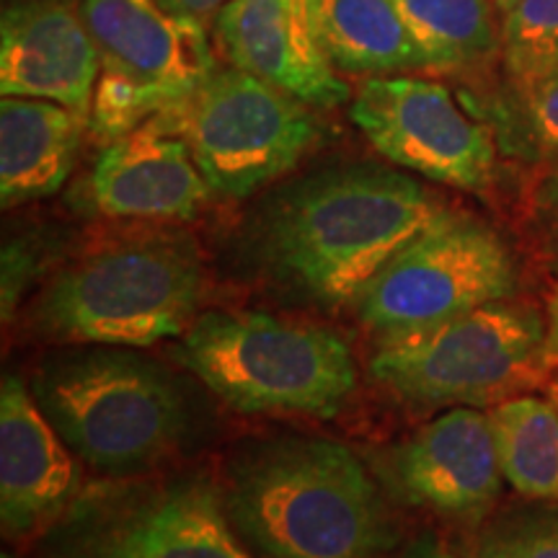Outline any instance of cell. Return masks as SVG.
Wrapping results in <instances>:
<instances>
[{
	"label": "cell",
	"mask_w": 558,
	"mask_h": 558,
	"mask_svg": "<svg viewBox=\"0 0 558 558\" xmlns=\"http://www.w3.org/2000/svg\"><path fill=\"white\" fill-rule=\"evenodd\" d=\"M442 209L409 173L339 166L305 177L271 202L264 248L318 303L349 305Z\"/></svg>",
	"instance_id": "cell-1"
},
{
	"label": "cell",
	"mask_w": 558,
	"mask_h": 558,
	"mask_svg": "<svg viewBox=\"0 0 558 558\" xmlns=\"http://www.w3.org/2000/svg\"><path fill=\"white\" fill-rule=\"evenodd\" d=\"M226 509L264 558H380L393 541L362 460L320 437H279L241 456Z\"/></svg>",
	"instance_id": "cell-2"
},
{
	"label": "cell",
	"mask_w": 558,
	"mask_h": 558,
	"mask_svg": "<svg viewBox=\"0 0 558 558\" xmlns=\"http://www.w3.org/2000/svg\"><path fill=\"white\" fill-rule=\"evenodd\" d=\"M202 292L197 248L177 235H145L62 269L34 303L32 326L65 344L150 347L190 329Z\"/></svg>",
	"instance_id": "cell-3"
},
{
	"label": "cell",
	"mask_w": 558,
	"mask_h": 558,
	"mask_svg": "<svg viewBox=\"0 0 558 558\" xmlns=\"http://www.w3.org/2000/svg\"><path fill=\"white\" fill-rule=\"evenodd\" d=\"M173 354L228 407L246 414L333 416L357 386L344 339L269 313H202Z\"/></svg>",
	"instance_id": "cell-4"
},
{
	"label": "cell",
	"mask_w": 558,
	"mask_h": 558,
	"mask_svg": "<svg viewBox=\"0 0 558 558\" xmlns=\"http://www.w3.org/2000/svg\"><path fill=\"white\" fill-rule=\"evenodd\" d=\"M29 388L68 448L109 476L158 463L184 429V401L169 373L128 347L54 354Z\"/></svg>",
	"instance_id": "cell-5"
},
{
	"label": "cell",
	"mask_w": 558,
	"mask_h": 558,
	"mask_svg": "<svg viewBox=\"0 0 558 558\" xmlns=\"http://www.w3.org/2000/svg\"><path fill=\"white\" fill-rule=\"evenodd\" d=\"M546 367V320L509 300L439 324L383 333L369 360L380 386L422 409L501 403Z\"/></svg>",
	"instance_id": "cell-6"
},
{
	"label": "cell",
	"mask_w": 558,
	"mask_h": 558,
	"mask_svg": "<svg viewBox=\"0 0 558 558\" xmlns=\"http://www.w3.org/2000/svg\"><path fill=\"white\" fill-rule=\"evenodd\" d=\"M190 145L209 192L243 199L295 169L320 135L316 114L241 68H218L190 99L153 117Z\"/></svg>",
	"instance_id": "cell-7"
},
{
	"label": "cell",
	"mask_w": 558,
	"mask_h": 558,
	"mask_svg": "<svg viewBox=\"0 0 558 558\" xmlns=\"http://www.w3.org/2000/svg\"><path fill=\"white\" fill-rule=\"evenodd\" d=\"M101 73L88 130L101 143L177 107L218 70L207 26L166 13L156 0H81Z\"/></svg>",
	"instance_id": "cell-8"
},
{
	"label": "cell",
	"mask_w": 558,
	"mask_h": 558,
	"mask_svg": "<svg viewBox=\"0 0 558 558\" xmlns=\"http://www.w3.org/2000/svg\"><path fill=\"white\" fill-rule=\"evenodd\" d=\"M52 558H254L207 476L120 484L73 501Z\"/></svg>",
	"instance_id": "cell-9"
},
{
	"label": "cell",
	"mask_w": 558,
	"mask_h": 558,
	"mask_svg": "<svg viewBox=\"0 0 558 558\" xmlns=\"http://www.w3.org/2000/svg\"><path fill=\"white\" fill-rule=\"evenodd\" d=\"M518 269L486 222L445 207L369 282L357 305L375 331H409L509 300Z\"/></svg>",
	"instance_id": "cell-10"
},
{
	"label": "cell",
	"mask_w": 558,
	"mask_h": 558,
	"mask_svg": "<svg viewBox=\"0 0 558 558\" xmlns=\"http://www.w3.org/2000/svg\"><path fill=\"white\" fill-rule=\"evenodd\" d=\"M349 117L369 145L401 169L465 192L492 186L497 173L492 130L427 75L365 78Z\"/></svg>",
	"instance_id": "cell-11"
},
{
	"label": "cell",
	"mask_w": 558,
	"mask_h": 558,
	"mask_svg": "<svg viewBox=\"0 0 558 558\" xmlns=\"http://www.w3.org/2000/svg\"><path fill=\"white\" fill-rule=\"evenodd\" d=\"M386 471L409 505L460 522L484 520L505 484L492 422L473 407L448 409L396 445Z\"/></svg>",
	"instance_id": "cell-12"
},
{
	"label": "cell",
	"mask_w": 558,
	"mask_h": 558,
	"mask_svg": "<svg viewBox=\"0 0 558 558\" xmlns=\"http://www.w3.org/2000/svg\"><path fill=\"white\" fill-rule=\"evenodd\" d=\"M101 60L81 3L11 0L0 16V94L88 117Z\"/></svg>",
	"instance_id": "cell-13"
},
{
	"label": "cell",
	"mask_w": 558,
	"mask_h": 558,
	"mask_svg": "<svg viewBox=\"0 0 558 558\" xmlns=\"http://www.w3.org/2000/svg\"><path fill=\"white\" fill-rule=\"evenodd\" d=\"M215 39L230 65L308 107L333 109L352 99L320 50L308 0H230L215 19Z\"/></svg>",
	"instance_id": "cell-14"
},
{
	"label": "cell",
	"mask_w": 558,
	"mask_h": 558,
	"mask_svg": "<svg viewBox=\"0 0 558 558\" xmlns=\"http://www.w3.org/2000/svg\"><path fill=\"white\" fill-rule=\"evenodd\" d=\"M32 388L9 375L0 390V520L11 538H26L65 518L78 499L81 473Z\"/></svg>",
	"instance_id": "cell-15"
},
{
	"label": "cell",
	"mask_w": 558,
	"mask_h": 558,
	"mask_svg": "<svg viewBox=\"0 0 558 558\" xmlns=\"http://www.w3.org/2000/svg\"><path fill=\"white\" fill-rule=\"evenodd\" d=\"M209 194L190 145L153 120L107 143L90 173V202L109 218L190 220Z\"/></svg>",
	"instance_id": "cell-16"
},
{
	"label": "cell",
	"mask_w": 558,
	"mask_h": 558,
	"mask_svg": "<svg viewBox=\"0 0 558 558\" xmlns=\"http://www.w3.org/2000/svg\"><path fill=\"white\" fill-rule=\"evenodd\" d=\"M88 117L45 99L0 101V202L16 207L50 197L65 184Z\"/></svg>",
	"instance_id": "cell-17"
},
{
	"label": "cell",
	"mask_w": 558,
	"mask_h": 558,
	"mask_svg": "<svg viewBox=\"0 0 558 558\" xmlns=\"http://www.w3.org/2000/svg\"><path fill=\"white\" fill-rule=\"evenodd\" d=\"M318 45L337 73H424L414 39L390 0H308Z\"/></svg>",
	"instance_id": "cell-18"
},
{
	"label": "cell",
	"mask_w": 558,
	"mask_h": 558,
	"mask_svg": "<svg viewBox=\"0 0 558 558\" xmlns=\"http://www.w3.org/2000/svg\"><path fill=\"white\" fill-rule=\"evenodd\" d=\"M414 39L424 73L458 75L501 52L494 0H390Z\"/></svg>",
	"instance_id": "cell-19"
},
{
	"label": "cell",
	"mask_w": 558,
	"mask_h": 558,
	"mask_svg": "<svg viewBox=\"0 0 558 558\" xmlns=\"http://www.w3.org/2000/svg\"><path fill=\"white\" fill-rule=\"evenodd\" d=\"M505 481L522 497L558 501V403L518 396L488 411Z\"/></svg>",
	"instance_id": "cell-20"
},
{
	"label": "cell",
	"mask_w": 558,
	"mask_h": 558,
	"mask_svg": "<svg viewBox=\"0 0 558 558\" xmlns=\"http://www.w3.org/2000/svg\"><path fill=\"white\" fill-rule=\"evenodd\" d=\"M501 62L520 96L558 73V0H518L501 13Z\"/></svg>",
	"instance_id": "cell-21"
},
{
	"label": "cell",
	"mask_w": 558,
	"mask_h": 558,
	"mask_svg": "<svg viewBox=\"0 0 558 558\" xmlns=\"http://www.w3.org/2000/svg\"><path fill=\"white\" fill-rule=\"evenodd\" d=\"M471 558H558V507H527L488 522Z\"/></svg>",
	"instance_id": "cell-22"
},
{
	"label": "cell",
	"mask_w": 558,
	"mask_h": 558,
	"mask_svg": "<svg viewBox=\"0 0 558 558\" xmlns=\"http://www.w3.org/2000/svg\"><path fill=\"white\" fill-rule=\"evenodd\" d=\"M527 135L541 153L558 156V73L520 96Z\"/></svg>",
	"instance_id": "cell-23"
},
{
	"label": "cell",
	"mask_w": 558,
	"mask_h": 558,
	"mask_svg": "<svg viewBox=\"0 0 558 558\" xmlns=\"http://www.w3.org/2000/svg\"><path fill=\"white\" fill-rule=\"evenodd\" d=\"M45 254L32 241H11L3 248V318L9 320L16 313L21 298L32 288L34 277L39 275Z\"/></svg>",
	"instance_id": "cell-24"
},
{
	"label": "cell",
	"mask_w": 558,
	"mask_h": 558,
	"mask_svg": "<svg viewBox=\"0 0 558 558\" xmlns=\"http://www.w3.org/2000/svg\"><path fill=\"white\" fill-rule=\"evenodd\" d=\"M530 218L543 251L558 267V160L550 163L543 177L535 181L530 199Z\"/></svg>",
	"instance_id": "cell-25"
},
{
	"label": "cell",
	"mask_w": 558,
	"mask_h": 558,
	"mask_svg": "<svg viewBox=\"0 0 558 558\" xmlns=\"http://www.w3.org/2000/svg\"><path fill=\"white\" fill-rule=\"evenodd\" d=\"M156 3L171 16L209 26L230 0H156Z\"/></svg>",
	"instance_id": "cell-26"
},
{
	"label": "cell",
	"mask_w": 558,
	"mask_h": 558,
	"mask_svg": "<svg viewBox=\"0 0 558 558\" xmlns=\"http://www.w3.org/2000/svg\"><path fill=\"white\" fill-rule=\"evenodd\" d=\"M546 360L548 365H558V288L548 300L546 316Z\"/></svg>",
	"instance_id": "cell-27"
},
{
	"label": "cell",
	"mask_w": 558,
	"mask_h": 558,
	"mask_svg": "<svg viewBox=\"0 0 558 558\" xmlns=\"http://www.w3.org/2000/svg\"><path fill=\"white\" fill-rule=\"evenodd\" d=\"M403 558H460V556H456V554H450V550H445L442 546H437L435 541H429V538H424V541H418L414 548L409 550L407 556Z\"/></svg>",
	"instance_id": "cell-28"
},
{
	"label": "cell",
	"mask_w": 558,
	"mask_h": 558,
	"mask_svg": "<svg viewBox=\"0 0 558 558\" xmlns=\"http://www.w3.org/2000/svg\"><path fill=\"white\" fill-rule=\"evenodd\" d=\"M514 3H518V0H494V5H497L499 13H507Z\"/></svg>",
	"instance_id": "cell-29"
},
{
	"label": "cell",
	"mask_w": 558,
	"mask_h": 558,
	"mask_svg": "<svg viewBox=\"0 0 558 558\" xmlns=\"http://www.w3.org/2000/svg\"><path fill=\"white\" fill-rule=\"evenodd\" d=\"M550 399H554V401L558 403V373H556L554 383H550Z\"/></svg>",
	"instance_id": "cell-30"
},
{
	"label": "cell",
	"mask_w": 558,
	"mask_h": 558,
	"mask_svg": "<svg viewBox=\"0 0 558 558\" xmlns=\"http://www.w3.org/2000/svg\"><path fill=\"white\" fill-rule=\"evenodd\" d=\"M68 3H81V0H68Z\"/></svg>",
	"instance_id": "cell-31"
},
{
	"label": "cell",
	"mask_w": 558,
	"mask_h": 558,
	"mask_svg": "<svg viewBox=\"0 0 558 558\" xmlns=\"http://www.w3.org/2000/svg\"><path fill=\"white\" fill-rule=\"evenodd\" d=\"M3 558H9V556H3Z\"/></svg>",
	"instance_id": "cell-32"
}]
</instances>
